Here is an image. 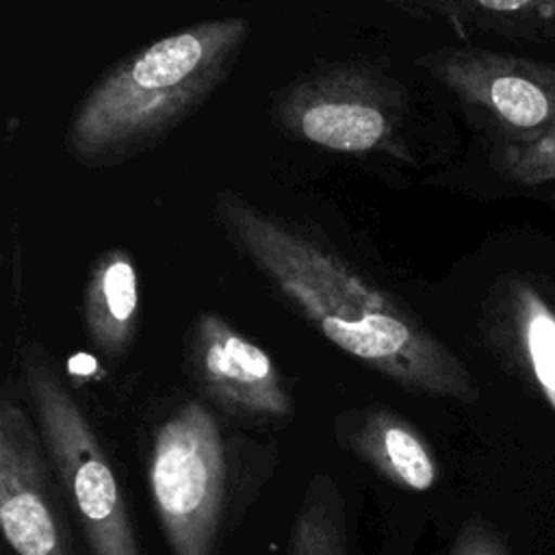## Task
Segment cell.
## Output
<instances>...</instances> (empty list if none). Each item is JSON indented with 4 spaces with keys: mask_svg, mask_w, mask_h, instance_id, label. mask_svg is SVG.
<instances>
[{
    "mask_svg": "<svg viewBox=\"0 0 555 555\" xmlns=\"http://www.w3.org/2000/svg\"><path fill=\"white\" fill-rule=\"evenodd\" d=\"M215 215L234 247L332 345L408 390L475 399L468 366L336 249L230 189L217 193Z\"/></svg>",
    "mask_w": 555,
    "mask_h": 555,
    "instance_id": "1",
    "label": "cell"
},
{
    "mask_svg": "<svg viewBox=\"0 0 555 555\" xmlns=\"http://www.w3.org/2000/svg\"><path fill=\"white\" fill-rule=\"evenodd\" d=\"M247 35L245 17L204 20L124 56L78 104L65 132L67 154L108 167L147 150L225 80Z\"/></svg>",
    "mask_w": 555,
    "mask_h": 555,
    "instance_id": "2",
    "label": "cell"
},
{
    "mask_svg": "<svg viewBox=\"0 0 555 555\" xmlns=\"http://www.w3.org/2000/svg\"><path fill=\"white\" fill-rule=\"evenodd\" d=\"M24 382L48 457L61 477L93 555H141L124 494L89 418L35 347Z\"/></svg>",
    "mask_w": 555,
    "mask_h": 555,
    "instance_id": "3",
    "label": "cell"
},
{
    "mask_svg": "<svg viewBox=\"0 0 555 555\" xmlns=\"http://www.w3.org/2000/svg\"><path fill=\"white\" fill-rule=\"evenodd\" d=\"M275 126L306 145L347 156L410 160L401 89L362 65H332L284 87Z\"/></svg>",
    "mask_w": 555,
    "mask_h": 555,
    "instance_id": "4",
    "label": "cell"
},
{
    "mask_svg": "<svg viewBox=\"0 0 555 555\" xmlns=\"http://www.w3.org/2000/svg\"><path fill=\"white\" fill-rule=\"evenodd\" d=\"M150 492L173 555H212L225 496V453L215 416L182 403L154 434Z\"/></svg>",
    "mask_w": 555,
    "mask_h": 555,
    "instance_id": "5",
    "label": "cell"
},
{
    "mask_svg": "<svg viewBox=\"0 0 555 555\" xmlns=\"http://www.w3.org/2000/svg\"><path fill=\"white\" fill-rule=\"evenodd\" d=\"M418 63L488 132L490 147H525L555 128V63L473 46Z\"/></svg>",
    "mask_w": 555,
    "mask_h": 555,
    "instance_id": "6",
    "label": "cell"
},
{
    "mask_svg": "<svg viewBox=\"0 0 555 555\" xmlns=\"http://www.w3.org/2000/svg\"><path fill=\"white\" fill-rule=\"evenodd\" d=\"M479 327L490 351L555 414V238L529 232L522 251L494 271Z\"/></svg>",
    "mask_w": 555,
    "mask_h": 555,
    "instance_id": "7",
    "label": "cell"
},
{
    "mask_svg": "<svg viewBox=\"0 0 555 555\" xmlns=\"http://www.w3.org/2000/svg\"><path fill=\"white\" fill-rule=\"evenodd\" d=\"M41 434L11 397L0 403V525L15 555H74L43 460Z\"/></svg>",
    "mask_w": 555,
    "mask_h": 555,
    "instance_id": "8",
    "label": "cell"
},
{
    "mask_svg": "<svg viewBox=\"0 0 555 555\" xmlns=\"http://www.w3.org/2000/svg\"><path fill=\"white\" fill-rule=\"evenodd\" d=\"M186 353L199 388L221 408L258 418H280L291 412V397L271 356L223 317L197 314Z\"/></svg>",
    "mask_w": 555,
    "mask_h": 555,
    "instance_id": "9",
    "label": "cell"
},
{
    "mask_svg": "<svg viewBox=\"0 0 555 555\" xmlns=\"http://www.w3.org/2000/svg\"><path fill=\"white\" fill-rule=\"evenodd\" d=\"M340 438L358 457L399 488L425 492L438 481V462L425 438L388 408L373 405L360 410L358 416L349 414Z\"/></svg>",
    "mask_w": 555,
    "mask_h": 555,
    "instance_id": "10",
    "label": "cell"
},
{
    "mask_svg": "<svg viewBox=\"0 0 555 555\" xmlns=\"http://www.w3.org/2000/svg\"><path fill=\"white\" fill-rule=\"evenodd\" d=\"M139 278L126 247L98 256L82 299V319L93 347L111 360L130 349L139 325Z\"/></svg>",
    "mask_w": 555,
    "mask_h": 555,
    "instance_id": "11",
    "label": "cell"
},
{
    "mask_svg": "<svg viewBox=\"0 0 555 555\" xmlns=\"http://www.w3.org/2000/svg\"><path fill=\"white\" fill-rule=\"evenodd\" d=\"M453 22L531 41L555 39V0H403Z\"/></svg>",
    "mask_w": 555,
    "mask_h": 555,
    "instance_id": "12",
    "label": "cell"
},
{
    "mask_svg": "<svg viewBox=\"0 0 555 555\" xmlns=\"http://www.w3.org/2000/svg\"><path fill=\"white\" fill-rule=\"evenodd\" d=\"M286 555H347L345 503L330 477L310 481L291 527Z\"/></svg>",
    "mask_w": 555,
    "mask_h": 555,
    "instance_id": "13",
    "label": "cell"
},
{
    "mask_svg": "<svg viewBox=\"0 0 555 555\" xmlns=\"http://www.w3.org/2000/svg\"><path fill=\"white\" fill-rule=\"evenodd\" d=\"M490 163L499 178L514 186L555 182V128L525 147H492Z\"/></svg>",
    "mask_w": 555,
    "mask_h": 555,
    "instance_id": "14",
    "label": "cell"
},
{
    "mask_svg": "<svg viewBox=\"0 0 555 555\" xmlns=\"http://www.w3.org/2000/svg\"><path fill=\"white\" fill-rule=\"evenodd\" d=\"M447 555H509L505 540L483 520H468Z\"/></svg>",
    "mask_w": 555,
    "mask_h": 555,
    "instance_id": "15",
    "label": "cell"
}]
</instances>
